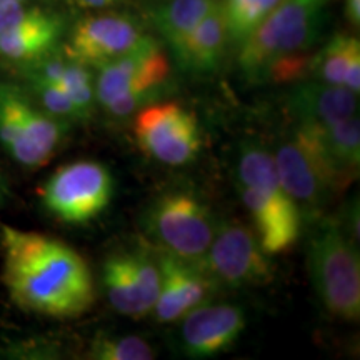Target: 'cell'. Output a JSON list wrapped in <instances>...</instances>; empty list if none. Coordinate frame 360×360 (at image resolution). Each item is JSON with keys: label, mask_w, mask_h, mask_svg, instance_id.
<instances>
[{"label": "cell", "mask_w": 360, "mask_h": 360, "mask_svg": "<svg viewBox=\"0 0 360 360\" xmlns=\"http://www.w3.org/2000/svg\"><path fill=\"white\" fill-rule=\"evenodd\" d=\"M2 278L20 309L53 319H74L96 300L89 265L58 238L2 227Z\"/></svg>", "instance_id": "obj_1"}, {"label": "cell", "mask_w": 360, "mask_h": 360, "mask_svg": "<svg viewBox=\"0 0 360 360\" xmlns=\"http://www.w3.org/2000/svg\"><path fill=\"white\" fill-rule=\"evenodd\" d=\"M307 267L323 309L342 321L360 315V257L354 238L339 224L321 222L307 242Z\"/></svg>", "instance_id": "obj_2"}, {"label": "cell", "mask_w": 360, "mask_h": 360, "mask_svg": "<svg viewBox=\"0 0 360 360\" xmlns=\"http://www.w3.org/2000/svg\"><path fill=\"white\" fill-rule=\"evenodd\" d=\"M327 0H281L254 32L238 45V65L249 80L260 82L267 67L289 53L305 52L322 32Z\"/></svg>", "instance_id": "obj_3"}, {"label": "cell", "mask_w": 360, "mask_h": 360, "mask_svg": "<svg viewBox=\"0 0 360 360\" xmlns=\"http://www.w3.org/2000/svg\"><path fill=\"white\" fill-rule=\"evenodd\" d=\"M169 72L170 64L164 49L157 40L143 35L124 56L97 67L94 77L96 101L110 115L129 117L155 102L167 82Z\"/></svg>", "instance_id": "obj_4"}, {"label": "cell", "mask_w": 360, "mask_h": 360, "mask_svg": "<svg viewBox=\"0 0 360 360\" xmlns=\"http://www.w3.org/2000/svg\"><path fill=\"white\" fill-rule=\"evenodd\" d=\"M141 224L157 249L187 260H205L217 227L209 205L197 193L180 188L157 197Z\"/></svg>", "instance_id": "obj_5"}, {"label": "cell", "mask_w": 360, "mask_h": 360, "mask_svg": "<svg viewBox=\"0 0 360 360\" xmlns=\"http://www.w3.org/2000/svg\"><path fill=\"white\" fill-rule=\"evenodd\" d=\"M274 159L282 187L310 222L321 219L332 197L347 187L327 164L314 135L300 125L278 143Z\"/></svg>", "instance_id": "obj_6"}, {"label": "cell", "mask_w": 360, "mask_h": 360, "mask_svg": "<svg viewBox=\"0 0 360 360\" xmlns=\"http://www.w3.org/2000/svg\"><path fill=\"white\" fill-rule=\"evenodd\" d=\"M64 120L34 105L19 87L0 84V143L13 160L39 169L56 154L64 139Z\"/></svg>", "instance_id": "obj_7"}, {"label": "cell", "mask_w": 360, "mask_h": 360, "mask_svg": "<svg viewBox=\"0 0 360 360\" xmlns=\"http://www.w3.org/2000/svg\"><path fill=\"white\" fill-rule=\"evenodd\" d=\"M114 195V179L105 165L79 160L58 167L40 188V199L65 224H87L101 215Z\"/></svg>", "instance_id": "obj_8"}, {"label": "cell", "mask_w": 360, "mask_h": 360, "mask_svg": "<svg viewBox=\"0 0 360 360\" xmlns=\"http://www.w3.org/2000/svg\"><path fill=\"white\" fill-rule=\"evenodd\" d=\"M135 114V139L152 159L170 167H182L199 155V124L192 112L180 103L152 102Z\"/></svg>", "instance_id": "obj_9"}, {"label": "cell", "mask_w": 360, "mask_h": 360, "mask_svg": "<svg viewBox=\"0 0 360 360\" xmlns=\"http://www.w3.org/2000/svg\"><path fill=\"white\" fill-rule=\"evenodd\" d=\"M102 283L107 299L120 315L146 317L154 310L160 289V272L155 249L137 245L115 250L102 265Z\"/></svg>", "instance_id": "obj_10"}, {"label": "cell", "mask_w": 360, "mask_h": 360, "mask_svg": "<svg viewBox=\"0 0 360 360\" xmlns=\"http://www.w3.org/2000/svg\"><path fill=\"white\" fill-rule=\"evenodd\" d=\"M205 264L219 287L252 289L272 281V265L254 229L238 220L217 224Z\"/></svg>", "instance_id": "obj_11"}, {"label": "cell", "mask_w": 360, "mask_h": 360, "mask_svg": "<svg viewBox=\"0 0 360 360\" xmlns=\"http://www.w3.org/2000/svg\"><path fill=\"white\" fill-rule=\"evenodd\" d=\"M160 289L154 312L162 323L177 322L192 309L209 302L219 289L205 260H187L167 250L157 249Z\"/></svg>", "instance_id": "obj_12"}, {"label": "cell", "mask_w": 360, "mask_h": 360, "mask_svg": "<svg viewBox=\"0 0 360 360\" xmlns=\"http://www.w3.org/2000/svg\"><path fill=\"white\" fill-rule=\"evenodd\" d=\"M142 29L125 13L85 17L72 30L65 53L87 67H101L141 42Z\"/></svg>", "instance_id": "obj_13"}, {"label": "cell", "mask_w": 360, "mask_h": 360, "mask_svg": "<svg viewBox=\"0 0 360 360\" xmlns=\"http://www.w3.org/2000/svg\"><path fill=\"white\" fill-rule=\"evenodd\" d=\"M179 347L188 359H210L227 352L247 326L245 310L233 304H202L184 315Z\"/></svg>", "instance_id": "obj_14"}, {"label": "cell", "mask_w": 360, "mask_h": 360, "mask_svg": "<svg viewBox=\"0 0 360 360\" xmlns=\"http://www.w3.org/2000/svg\"><path fill=\"white\" fill-rule=\"evenodd\" d=\"M237 188L265 254L274 255L290 249L302 231L304 217L289 193L283 188L259 191L242 184H237Z\"/></svg>", "instance_id": "obj_15"}, {"label": "cell", "mask_w": 360, "mask_h": 360, "mask_svg": "<svg viewBox=\"0 0 360 360\" xmlns=\"http://www.w3.org/2000/svg\"><path fill=\"white\" fill-rule=\"evenodd\" d=\"M357 94L322 80H300L287 94V110L297 125L328 127L357 114Z\"/></svg>", "instance_id": "obj_16"}, {"label": "cell", "mask_w": 360, "mask_h": 360, "mask_svg": "<svg viewBox=\"0 0 360 360\" xmlns=\"http://www.w3.org/2000/svg\"><path fill=\"white\" fill-rule=\"evenodd\" d=\"M64 29V19L58 13L39 8L29 20L0 34V57L25 64L39 60L56 51Z\"/></svg>", "instance_id": "obj_17"}, {"label": "cell", "mask_w": 360, "mask_h": 360, "mask_svg": "<svg viewBox=\"0 0 360 360\" xmlns=\"http://www.w3.org/2000/svg\"><path fill=\"white\" fill-rule=\"evenodd\" d=\"M225 44L227 30L219 2L174 52V57L177 64L191 74H210L217 69Z\"/></svg>", "instance_id": "obj_18"}, {"label": "cell", "mask_w": 360, "mask_h": 360, "mask_svg": "<svg viewBox=\"0 0 360 360\" xmlns=\"http://www.w3.org/2000/svg\"><path fill=\"white\" fill-rule=\"evenodd\" d=\"M314 135L315 142L326 157L330 169L339 175L345 186L352 182L360 164V124L355 114L328 127L300 125Z\"/></svg>", "instance_id": "obj_19"}, {"label": "cell", "mask_w": 360, "mask_h": 360, "mask_svg": "<svg viewBox=\"0 0 360 360\" xmlns=\"http://www.w3.org/2000/svg\"><path fill=\"white\" fill-rule=\"evenodd\" d=\"M317 80L342 85L350 92H360V44L354 35L339 34L315 53L312 74Z\"/></svg>", "instance_id": "obj_20"}, {"label": "cell", "mask_w": 360, "mask_h": 360, "mask_svg": "<svg viewBox=\"0 0 360 360\" xmlns=\"http://www.w3.org/2000/svg\"><path fill=\"white\" fill-rule=\"evenodd\" d=\"M220 0H165L154 12V24L170 52L182 45Z\"/></svg>", "instance_id": "obj_21"}, {"label": "cell", "mask_w": 360, "mask_h": 360, "mask_svg": "<svg viewBox=\"0 0 360 360\" xmlns=\"http://www.w3.org/2000/svg\"><path fill=\"white\" fill-rule=\"evenodd\" d=\"M237 184L259 191L283 188L278 179L276 159L267 147L257 142L242 143L237 155Z\"/></svg>", "instance_id": "obj_22"}, {"label": "cell", "mask_w": 360, "mask_h": 360, "mask_svg": "<svg viewBox=\"0 0 360 360\" xmlns=\"http://www.w3.org/2000/svg\"><path fill=\"white\" fill-rule=\"evenodd\" d=\"M281 0H220L227 42L240 45Z\"/></svg>", "instance_id": "obj_23"}, {"label": "cell", "mask_w": 360, "mask_h": 360, "mask_svg": "<svg viewBox=\"0 0 360 360\" xmlns=\"http://www.w3.org/2000/svg\"><path fill=\"white\" fill-rule=\"evenodd\" d=\"M90 359L97 360H152L155 350L139 335H97L89 350Z\"/></svg>", "instance_id": "obj_24"}, {"label": "cell", "mask_w": 360, "mask_h": 360, "mask_svg": "<svg viewBox=\"0 0 360 360\" xmlns=\"http://www.w3.org/2000/svg\"><path fill=\"white\" fill-rule=\"evenodd\" d=\"M56 84L65 90L67 96L70 97V101L77 107L82 119H87L97 102L94 75L89 72L87 65L80 64V62L69 57L65 69Z\"/></svg>", "instance_id": "obj_25"}, {"label": "cell", "mask_w": 360, "mask_h": 360, "mask_svg": "<svg viewBox=\"0 0 360 360\" xmlns=\"http://www.w3.org/2000/svg\"><path fill=\"white\" fill-rule=\"evenodd\" d=\"M30 85H32L35 96H37L40 107L51 114L52 117L60 120H84L77 107L67 96L65 90L56 82L51 80H44L37 77H27Z\"/></svg>", "instance_id": "obj_26"}, {"label": "cell", "mask_w": 360, "mask_h": 360, "mask_svg": "<svg viewBox=\"0 0 360 360\" xmlns=\"http://www.w3.org/2000/svg\"><path fill=\"white\" fill-rule=\"evenodd\" d=\"M314 56L305 52L289 53L277 58L265 70L262 80H270L276 84H290L304 80L309 74H312Z\"/></svg>", "instance_id": "obj_27"}, {"label": "cell", "mask_w": 360, "mask_h": 360, "mask_svg": "<svg viewBox=\"0 0 360 360\" xmlns=\"http://www.w3.org/2000/svg\"><path fill=\"white\" fill-rule=\"evenodd\" d=\"M345 13L350 24L359 25L360 22V0H345Z\"/></svg>", "instance_id": "obj_28"}, {"label": "cell", "mask_w": 360, "mask_h": 360, "mask_svg": "<svg viewBox=\"0 0 360 360\" xmlns=\"http://www.w3.org/2000/svg\"><path fill=\"white\" fill-rule=\"evenodd\" d=\"M80 6L90 7V8H103L109 7L112 4H115L117 0H77Z\"/></svg>", "instance_id": "obj_29"}, {"label": "cell", "mask_w": 360, "mask_h": 360, "mask_svg": "<svg viewBox=\"0 0 360 360\" xmlns=\"http://www.w3.org/2000/svg\"><path fill=\"white\" fill-rule=\"evenodd\" d=\"M4 193H6V188H4L2 179H0V202H2V199H4Z\"/></svg>", "instance_id": "obj_30"}, {"label": "cell", "mask_w": 360, "mask_h": 360, "mask_svg": "<svg viewBox=\"0 0 360 360\" xmlns=\"http://www.w3.org/2000/svg\"><path fill=\"white\" fill-rule=\"evenodd\" d=\"M4 2H12V0H0V4H4ZM19 2H25V0H19Z\"/></svg>", "instance_id": "obj_31"}]
</instances>
